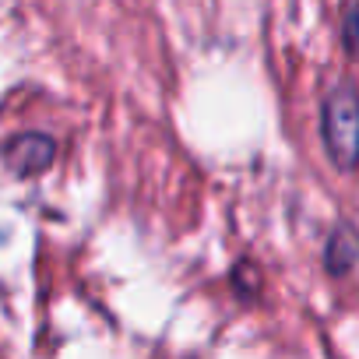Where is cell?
I'll use <instances>...</instances> for the list:
<instances>
[{
	"instance_id": "1",
	"label": "cell",
	"mask_w": 359,
	"mask_h": 359,
	"mask_svg": "<svg viewBox=\"0 0 359 359\" xmlns=\"http://www.w3.org/2000/svg\"><path fill=\"white\" fill-rule=\"evenodd\" d=\"M355 113H359V102H355L352 81L334 85L320 106V134H324L331 162L341 172H352V165H355V144H359L355 141Z\"/></svg>"
},
{
	"instance_id": "2",
	"label": "cell",
	"mask_w": 359,
	"mask_h": 359,
	"mask_svg": "<svg viewBox=\"0 0 359 359\" xmlns=\"http://www.w3.org/2000/svg\"><path fill=\"white\" fill-rule=\"evenodd\" d=\"M8 158H11V169L15 172H39L53 158V141L46 134L15 137V144L8 148Z\"/></svg>"
},
{
	"instance_id": "3",
	"label": "cell",
	"mask_w": 359,
	"mask_h": 359,
	"mask_svg": "<svg viewBox=\"0 0 359 359\" xmlns=\"http://www.w3.org/2000/svg\"><path fill=\"white\" fill-rule=\"evenodd\" d=\"M352 264H355V233H352V226H338V229L327 236L324 268H327L331 275H345Z\"/></svg>"
},
{
	"instance_id": "4",
	"label": "cell",
	"mask_w": 359,
	"mask_h": 359,
	"mask_svg": "<svg viewBox=\"0 0 359 359\" xmlns=\"http://www.w3.org/2000/svg\"><path fill=\"white\" fill-rule=\"evenodd\" d=\"M355 18H359V8L348 4L345 8V46H348V53H355Z\"/></svg>"
}]
</instances>
